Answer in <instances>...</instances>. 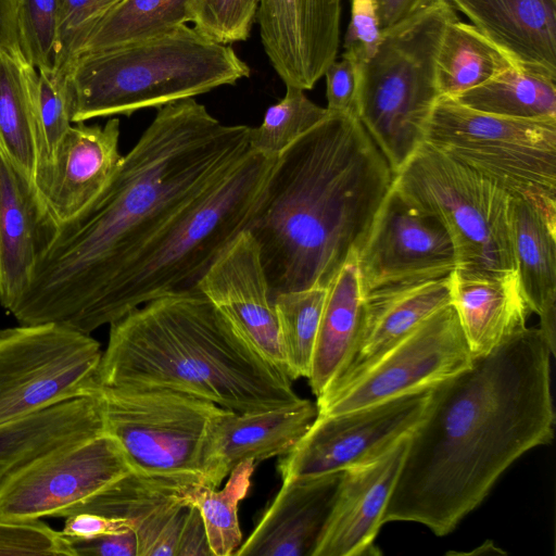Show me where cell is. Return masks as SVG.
Masks as SVG:
<instances>
[{
  "mask_svg": "<svg viewBox=\"0 0 556 556\" xmlns=\"http://www.w3.org/2000/svg\"><path fill=\"white\" fill-rule=\"evenodd\" d=\"M250 127L225 125L194 98L157 109L106 187L70 220L51 224L28 288L9 313L21 325L91 334L111 286L180 208L250 151Z\"/></svg>",
  "mask_w": 556,
  "mask_h": 556,
  "instance_id": "6da1fadb",
  "label": "cell"
},
{
  "mask_svg": "<svg viewBox=\"0 0 556 556\" xmlns=\"http://www.w3.org/2000/svg\"><path fill=\"white\" fill-rule=\"evenodd\" d=\"M552 353L539 327H526L431 389L383 523L407 521L451 533L504 471L555 432Z\"/></svg>",
  "mask_w": 556,
  "mask_h": 556,
  "instance_id": "7a4b0ae2",
  "label": "cell"
},
{
  "mask_svg": "<svg viewBox=\"0 0 556 556\" xmlns=\"http://www.w3.org/2000/svg\"><path fill=\"white\" fill-rule=\"evenodd\" d=\"M392 184L387 160L356 116L329 112L290 144L247 229L273 296L327 288L358 253Z\"/></svg>",
  "mask_w": 556,
  "mask_h": 556,
  "instance_id": "3957f363",
  "label": "cell"
},
{
  "mask_svg": "<svg viewBox=\"0 0 556 556\" xmlns=\"http://www.w3.org/2000/svg\"><path fill=\"white\" fill-rule=\"evenodd\" d=\"M291 381L200 291L159 298L112 323L98 368L99 387L172 389L237 413L301 401Z\"/></svg>",
  "mask_w": 556,
  "mask_h": 556,
  "instance_id": "277c9868",
  "label": "cell"
},
{
  "mask_svg": "<svg viewBox=\"0 0 556 556\" xmlns=\"http://www.w3.org/2000/svg\"><path fill=\"white\" fill-rule=\"evenodd\" d=\"M276 159L250 149L230 172L161 227L108 291L101 327L159 298L199 291L211 265L249 228Z\"/></svg>",
  "mask_w": 556,
  "mask_h": 556,
  "instance_id": "5b68a950",
  "label": "cell"
},
{
  "mask_svg": "<svg viewBox=\"0 0 556 556\" xmlns=\"http://www.w3.org/2000/svg\"><path fill=\"white\" fill-rule=\"evenodd\" d=\"M72 122L132 113L194 98L250 76L231 46L194 27L78 55L67 71Z\"/></svg>",
  "mask_w": 556,
  "mask_h": 556,
  "instance_id": "8992f818",
  "label": "cell"
},
{
  "mask_svg": "<svg viewBox=\"0 0 556 556\" xmlns=\"http://www.w3.org/2000/svg\"><path fill=\"white\" fill-rule=\"evenodd\" d=\"M455 18L446 0H431L382 30L375 55L361 65L357 117L393 175L425 142L440 98L437 54L446 25Z\"/></svg>",
  "mask_w": 556,
  "mask_h": 556,
  "instance_id": "52a82bcc",
  "label": "cell"
},
{
  "mask_svg": "<svg viewBox=\"0 0 556 556\" xmlns=\"http://www.w3.org/2000/svg\"><path fill=\"white\" fill-rule=\"evenodd\" d=\"M425 142L528 201L556 226V118L497 116L440 97Z\"/></svg>",
  "mask_w": 556,
  "mask_h": 556,
  "instance_id": "ba28073f",
  "label": "cell"
},
{
  "mask_svg": "<svg viewBox=\"0 0 556 556\" xmlns=\"http://www.w3.org/2000/svg\"><path fill=\"white\" fill-rule=\"evenodd\" d=\"M392 185L407 203L442 224L454 245L456 268L517 270L510 195L495 182L424 142L393 175Z\"/></svg>",
  "mask_w": 556,
  "mask_h": 556,
  "instance_id": "9c48e42d",
  "label": "cell"
},
{
  "mask_svg": "<svg viewBox=\"0 0 556 556\" xmlns=\"http://www.w3.org/2000/svg\"><path fill=\"white\" fill-rule=\"evenodd\" d=\"M94 394L103 432L118 443L132 471L204 483V448L224 408L165 388L98 387Z\"/></svg>",
  "mask_w": 556,
  "mask_h": 556,
  "instance_id": "30bf717a",
  "label": "cell"
},
{
  "mask_svg": "<svg viewBox=\"0 0 556 556\" xmlns=\"http://www.w3.org/2000/svg\"><path fill=\"white\" fill-rule=\"evenodd\" d=\"M100 343L58 324L0 329V425L93 395Z\"/></svg>",
  "mask_w": 556,
  "mask_h": 556,
  "instance_id": "8fae6325",
  "label": "cell"
},
{
  "mask_svg": "<svg viewBox=\"0 0 556 556\" xmlns=\"http://www.w3.org/2000/svg\"><path fill=\"white\" fill-rule=\"evenodd\" d=\"M472 359L451 303L352 378L317 397L318 414H339L433 387L469 367Z\"/></svg>",
  "mask_w": 556,
  "mask_h": 556,
  "instance_id": "7c38bea8",
  "label": "cell"
},
{
  "mask_svg": "<svg viewBox=\"0 0 556 556\" xmlns=\"http://www.w3.org/2000/svg\"><path fill=\"white\" fill-rule=\"evenodd\" d=\"M131 470L108 433L61 446L28 463L0 485V520L67 517Z\"/></svg>",
  "mask_w": 556,
  "mask_h": 556,
  "instance_id": "4fadbf2b",
  "label": "cell"
},
{
  "mask_svg": "<svg viewBox=\"0 0 556 556\" xmlns=\"http://www.w3.org/2000/svg\"><path fill=\"white\" fill-rule=\"evenodd\" d=\"M432 387L316 419L277 469L282 480L366 463L410 434L424 418Z\"/></svg>",
  "mask_w": 556,
  "mask_h": 556,
  "instance_id": "5bb4252c",
  "label": "cell"
},
{
  "mask_svg": "<svg viewBox=\"0 0 556 556\" xmlns=\"http://www.w3.org/2000/svg\"><path fill=\"white\" fill-rule=\"evenodd\" d=\"M356 263L364 295L384 287L446 277L457 267L454 245L442 224L407 203L393 185Z\"/></svg>",
  "mask_w": 556,
  "mask_h": 556,
  "instance_id": "9a60e30c",
  "label": "cell"
},
{
  "mask_svg": "<svg viewBox=\"0 0 556 556\" xmlns=\"http://www.w3.org/2000/svg\"><path fill=\"white\" fill-rule=\"evenodd\" d=\"M198 289L254 352L286 371L274 296L249 230L215 260Z\"/></svg>",
  "mask_w": 556,
  "mask_h": 556,
  "instance_id": "2e32d148",
  "label": "cell"
},
{
  "mask_svg": "<svg viewBox=\"0 0 556 556\" xmlns=\"http://www.w3.org/2000/svg\"><path fill=\"white\" fill-rule=\"evenodd\" d=\"M341 0H258L265 53L286 86L312 89L337 59Z\"/></svg>",
  "mask_w": 556,
  "mask_h": 556,
  "instance_id": "e0dca14e",
  "label": "cell"
},
{
  "mask_svg": "<svg viewBox=\"0 0 556 556\" xmlns=\"http://www.w3.org/2000/svg\"><path fill=\"white\" fill-rule=\"evenodd\" d=\"M409 434L366 463L346 468L312 556H376L383 525L407 451Z\"/></svg>",
  "mask_w": 556,
  "mask_h": 556,
  "instance_id": "ac0fdd59",
  "label": "cell"
},
{
  "mask_svg": "<svg viewBox=\"0 0 556 556\" xmlns=\"http://www.w3.org/2000/svg\"><path fill=\"white\" fill-rule=\"evenodd\" d=\"M119 119L103 126L72 125L56 150L52 165L34 180L48 219L65 223L81 212L106 187L117 170Z\"/></svg>",
  "mask_w": 556,
  "mask_h": 556,
  "instance_id": "d6986e66",
  "label": "cell"
},
{
  "mask_svg": "<svg viewBox=\"0 0 556 556\" xmlns=\"http://www.w3.org/2000/svg\"><path fill=\"white\" fill-rule=\"evenodd\" d=\"M195 482L199 481L130 471L74 514L90 513L128 521L137 538V556H177L190 507L185 493Z\"/></svg>",
  "mask_w": 556,
  "mask_h": 556,
  "instance_id": "ffe728a7",
  "label": "cell"
},
{
  "mask_svg": "<svg viewBox=\"0 0 556 556\" xmlns=\"http://www.w3.org/2000/svg\"><path fill=\"white\" fill-rule=\"evenodd\" d=\"M318 415L316 403L302 399L287 406L237 413L224 409L214 421L203 456V481L217 488L239 464L289 453Z\"/></svg>",
  "mask_w": 556,
  "mask_h": 556,
  "instance_id": "44dd1931",
  "label": "cell"
},
{
  "mask_svg": "<svg viewBox=\"0 0 556 556\" xmlns=\"http://www.w3.org/2000/svg\"><path fill=\"white\" fill-rule=\"evenodd\" d=\"M341 471L282 480L238 556H312L331 510Z\"/></svg>",
  "mask_w": 556,
  "mask_h": 556,
  "instance_id": "7402d4cb",
  "label": "cell"
},
{
  "mask_svg": "<svg viewBox=\"0 0 556 556\" xmlns=\"http://www.w3.org/2000/svg\"><path fill=\"white\" fill-rule=\"evenodd\" d=\"M515 66L556 80V0H446Z\"/></svg>",
  "mask_w": 556,
  "mask_h": 556,
  "instance_id": "603a6c76",
  "label": "cell"
},
{
  "mask_svg": "<svg viewBox=\"0 0 556 556\" xmlns=\"http://www.w3.org/2000/svg\"><path fill=\"white\" fill-rule=\"evenodd\" d=\"M50 224L33 181L0 149V306L8 313L29 286Z\"/></svg>",
  "mask_w": 556,
  "mask_h": 556,
  "instance_id": "cb8c5ba5",
  "label": "cell"
},
{
  "mask_svg": "<svg viewBox=\"0 0 556 556\" xmlns=\"http://www.w3.org/2000/svg\"><path fill=\"white\" fill-rule=\"evenodd\" d=\"M452 304L472 358L492 352L527 327L531 311L517 270L450 274Z\"/></svg>",
  "mask_w": 556,
  "mask_h": 556,
  "instance_id": "d4e9b609",
  "label": "cell"
},
{
  "mask_svg": "<svg viewBox=\"0 0 556 556\" xmlns=\"http://www.w3.org/2000/svg\"><path fill=\"white\" fill-rule=\"evenodd\" d=\"M451 303L450 275L366 293L357 344L348 365L329 388L352 378L426 318Z\"/></svg>",
  "mask_w": 556,
  "mask_h": 556,
  "instance_id": "484cf974",
  "label": "cell"
},
{
  "mask_svg": "<svg viewBox=\"0 0 556 556\" xmlns=\"http://www.w3.org/2000/svg\"><path fill=\"white\" fill-rule=\"evenodd\" d=\"M508 224L522 292L531 313L539 315V329L555 354L556 226L518 197H509Z\"/></svg>",
  "mask_w": 556,
  "mask_h": 556,
  "instance_id": "4316f807",
  "label": "cell"
},
{
  "mask_svg": "<svg viewBox=\"0 0 556 556\" xmlns=\"http://www.w3.org/2000/svg\"><path fill=\"white\" fill-rule=\"evenodd\" d=\"M102 432L101 408L96 394L0 425V485L34 459Z\"/></svg>",
  "mask_w": 556,
  "mask_h": 556,
  "instance_id": "83f0119b",
  "label": "cell"
},
{
  "mask_svg": "<svg viewBox=\"0 0 556 556\" xmlns=\"http://www.w3.org/2000/svg\"><path fill=\"white\" fill-rule=\"evenodd\" d=\"M356 255H352L327 287L313 355L309 387L319 397L340 376L357 344L364 321L363 293Z\"/></svg>",
  "mask_w": 556,
  "mask_h": 556,
  "instance_id": "f1b7e54d",
  "label": "cell"
},
{
  "mask_svg": "<svg viewBox=\"0 0 556 556\" xmlns=\"http://www.w3.org/2000/svg\"><path fill=\"white\" fill-rule=\"evenodd\" d=\"M37 68L21 50L0 45V149L31 181L37 163Z\"/></svg>",
  "mask_w": 556,
  "mask_h": 556,
  "instance_id": "f546056e",
  "label": "cell"
},
{
  "mask_svg": "<svg viewBox=\"0 0 556 556\" xmlns=\"http://www.w3.org/2000/svg\"><path fill=\"white\" fill-rule=\"evenodd\" d=\"M510 66V59L475 26L455 18L446 25L437 54L438 91L454 98Z\"/></svg>",
  "mask_w": 556,
  "mask_h": 556,
  "instance_id": "4dcf8cb0",
  "label": "cell"
},
{
  "mask_svg": "<svg viewBox=\"0 0 556 556\" xmlns=\"http://www.w3.org/2000/svg\"><path fill=\"white\" fill-rule=\"evenodd\" d=\"M453 99L469 109L497 116L556 118V80L517 66H510Z\"/></svg>",
  "mask_w": 556,
  "mask_h": 556,
  "instance_id": "1f68e13d",
  "label": "cell"
},
{
  "mask_svg": "<svg viewBox=\"0 0 556 556\" xmlns=\"http://www.w3.org/2000/svg\"><path fill=\"white\" fill-rule=\"evenodd\" d=\"M193 0H124L93 29L79 54L150 38L189 23Z\"/></svg>",
  "mask_w": 556,
  "mask_h": 556,
  "instance_id": "d6a6232c",
  "label": "cell"
},
{
  "mask_svg": "<svg viewBox=\"0 0 556 556\" xmlns=\"http://www.w3.org/2000/svg\"><path fill=\"white\" fill-rule=\"evenodd\" d=\"M255 465L248 459L236 466L222 490L195 482L185 493L186 503L201 515L213 556L233 555L242 543L238 506L249 492Z\"/></svg>",
  "mask_w": 556,
  "mask_h": 556,
  "instance_id": "836d02e7",
  "label": "cell"
},
{
  "mask_svg": "<svg viewBox=\"0 0 556 556\" xmlns=\"http://www.w3.org/2000/svg\"><path fill=\"white\" fill-rule=\"evenodd\" d=\"M327 288L312 287L274 296L286 372L291 380L308 378Z\"/></svg>",
  "mask_w": 556,
  "mask_h": 556,
  "instance_id": "e575fe53",
  "label": "cell"
},
{
  "mask_svg": "<svg viewBox=\"0 0 556 556\" xmlns=\"http://www.w3.org/2000/svg\"><path fill=\"white\" fill-rule=\"evenodd\" d=\"M328 113L326 108L309 100L304 90L286 86L283 98L266 110L263 122L257 127H250V149L266 156L278 157Z\"/></svg>",
  "mask_w": 556,
  "mask_h": 556,
  "instance_id": "d590c367",
  "label": "cell"
},
{
  "mask_svg": "<svg viewBox=\"0 0 556 556\" xmlns=\"http://www.w3.org/2000/svg\"><path fill=\"white\" fill-rule=\"evenodd\" d=\"M37 71V163L34 180L52 165L60 142L73 123V92L67 72Z\"/></svg>",
  "mask_w": 556,
  "mask_h": 556,
  "instance_id": "8d00e7d4",
  "label": "cell"
},
{
  "mask_svg": "<svg viewBox=\"0 0 556 556\" xmlns=\"http://www.w3.org/2000/svg\"><path fill=\"white\" fill-rule=\"evenodd\" d=\"M59 0H16L20 49L37 70H54L58 53Z\"/></svg>",
  "mask_w": 556,
  "mask_h": 556,
  "instance_id": "74e56055",
  "label": "cell"
},
{
  "mask_svg": "<svg viewBox=\"0 0 556 556\" xmlns=\"http://www.w3.org/2000/svg\"><path fill=\"white\" fill-rule=\"evenodd\" d=\"M258 0H193L189 23L213 41L229 45L249 38Z\"/></svg>",
  "mask_w": 556,
  "mask_h": 556,
  "instance_id": "f35d334b",
  "label": "cell"
},
{
  "mask_svg": "<svg viewBox=\"0 0 556 556\" xmlns=\"http://www.w3.org/2000/svg\"><path fill=\"white\" fill-rule=\"evenodd\" d=\"M124 0H59L54 70L67 72L98 24Z\"/></svg>",
  "mask_w": 556,
  "mask_h": 556,
  "instance_id": "ab89813d",
  "label": "cell"
},
{
  "mask_svg": "<svg viewBox=\"0 0 556 556\" xmlns=\"http://www.w3.org/2000/svg\"><path fill=\"white\" fill-rule=\"evenodd\" d=\"M0 555L76 556L71 540L39 520H0Z\"/></svg>",
  "mask_w": 556,
  "mask_h": 556,
  "instance_id": "60d3db41",
  "label": "cell"
},
{
  "mask_svg": "<svg viewBox=\"0 0 556 556\" xmlns=\"http://www.w3.org/2000/svg\"><path fill=\"white\" fill-rule=\"evenodd\" d=\"M381 36L375 0H351V21L342 56L358 63L368 62L375 55Z\"/></svg>",
  "mask_w": 556,
  "mask_h": 556,
  "instance_id": "b9f144b4",
  "label": "cell"
},
{
  "mask_svg": "<svg viewBox=\"0 0 556 556\" xmlns=\"http://www.w3.org/2000/svg\"><path fill=\"white\" fill-rule=\"evenodd\" d=\"M361 65L350 58L337 59L327 67L326 77L327 110L330 113L357 117ZM358 118V117H357Z\"/></svg>",
  "mask_w": 556,
  "mask_h": 556,
  "instance_id": "7bdbcfd3",
  "label": "cell"
},
{
  "mask_svg": "<svg viewBox=\"0 0 556 556\" xmlns=\"http://www.w3.org/2000/svg\"><path fill=\"white\" fill-rule=\"evenodd\" d=\"M131 529L128 521L90 513H77L65 517L63 530L66 538L90 540Z\"/></svg>",
  "mask_w": 556,
  "mask_h": 556,
  "instance_id": "ee69618b",
  "label": "cell"
},
{
  "mask_svg": "<svg viewBox=\"0 0 556 556\" xmlns=\"http://www.w3.org/2000/svg\"><path fill=\"white\" fill-rule=\"evenodd\" d=\"M70 540L76 556H137L132 529L90 540Z\"/></svg>",
  "mask_w": 556,
  "mask_h": 556,
  "instance_id": "f6af8a7d",
  "label": "cell"
},
{
  "mask_svg": "<svg viewBox=\"0 0 556 556\" xmlns=\"http://www.w3.org/2000/svg\"><path fill=\"white\" fill-rule=\"evenodd\" d=\"M177 556H213L201 515L192 505L184 522Z\"/></svg>",
  "mask_w": 556,
  "mask_h": 556,
  "instance_id": "bcb514c9",
  "label": "cell"
},
{
  "mask_svg": "<svg viewBox=\"0 0 556 556\" xmlns=\"http://www.w3.org/2000/svg\"><path fill=\"white\" fill-rule=\"evenodd\" d=\"M431 0H375L381 31L395 25Z\"/></svg>",
  "mask_w": 556,
  "mask_h": 556,
  "instance_id": "7dc6e473",
  "label": "cell"
},
{
  "mask_svg": "<svg viewBox=\"0 0 556 556\" xmlns=\"http://www.w3.org/2000/svg\"><path fill=\"white\" fill-rule=\"evenodd\" d=\"M0 45L21 50L16 29V0H0Z\"/></svg>",
  "mask_w": 556,
  "mask_h": 556,
  "instance_id": "c3c4849f",
  "label": "cell"
}]
</instances>
